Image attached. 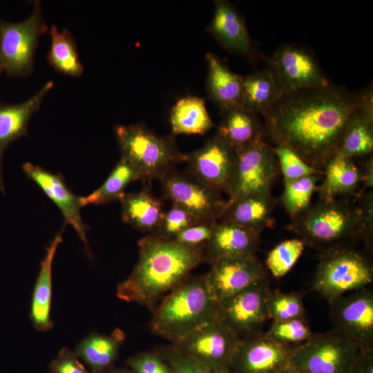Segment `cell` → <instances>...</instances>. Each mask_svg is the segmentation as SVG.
Segmentation results:
<instances>
[{
  "instance_id": "1",
  "label": "cell",
  "mask_w": 373,
  "mask_h": 373,
  "mask_svg": "<svg viewBox=\"0 0 373 373\" xmlns=\"http://www.w3.org/2000/svg\"><path fill=\"white\" fill-rule=\"evenodd\" d=\"M367 92L356 95L329 83L283 95L264 115L266 131L276 146L291 149L323 171L361 109Z\"/></svg>"
},
{
  "instance_id": "2",
  "label": "cell",
  "mask_w": 373,
  "mask_h": 373,
  "mask_svg": "<svg viewBox=\"0 0 373 373\" xmlns=\"http://www.w3.org/2000/svg\"><path fill=\"white\" fill-rule=\"evenodd\" d=\"M138 245V261L128 277L117 285L116 296L153 312L159 300L204 260V249L189 247L155 234L143 238Z\"/></svg>"
},
{
  "instance_id": "3",
  "label": "cell",
  "mask_w": 373,
  "mask_h": 373,
  "mask_svg": "<svg viewBox=\"0 0 373 373\" xmlns=\"http://www.w3.org/2000/svg\"><path fill=\"white\" fill-rule=\"evenodd\" d=\"M220 304L204 275L189 276L154 309L150 329L173 344L205 324L220 320Z\"/></svg>"
},
{
  "instance_id": "4",
  "label": "cell",
  "mask_w": 373,
  "mask_h": 373,
  "mask_svg": "<svg viewBox=\"0 0 373 373\" xmlns=\"http://www.w3.org/2000/svg\"><path fill=\"white\" fill-rule=\"evenodd\" d=\"M291 229L305 246L321 252L349 247L363 240L362 212L348 200H320L291 219Z\"/></svg>"
},
{
  "instance_id": "5",
  "label": "cell",
  "mask_w": 373,
  "mask_h": 373,
  "mask_svg": "<svg viewBox=\"0 0 373 373\" xmlns=\"http://www.w3.org/2000/svg\"><path fill=\"white\" fill-rule=\"evenodd\" d=\"M116 138L122 153L136 170L140 179L163 180L179 162L186 161L169 137H160L144 125H117Z\"/></svg>"
},
{
  "instance_id": "6",
  "label": "cell",
  "mask_w": 373,
  "mask_h": 373,
  "mask_svg": "<svg viewBox=\"0 0 373 373\" xmlns=\"http://www.w3.org/2000/svg\"><path fill=\"white\" fill-rule=\"evenodd\" d=\"M373 282L370 262L349 247L321 252L312 283L313 289L330 303Z\"/></svg>"
},
{
  "instance_id": "7",
  "label": "cell",
  "mask_w": 373,
  "mask_h": 373,
  "mask_svg": "<svg viewBox=\"0 0 373 373\" xmlns=\"http://www.w3.org/2000/svg\"><path fill=\"white\" fill-rule=\"evenodd\" d=\"M41 3L33 1L32 11L24 20L0 19V52L8 77H26L33 73L39 39L48 32Z\"/></svg>"
},
{
  "instance_id": "8",
  "label": "cell",
  "mask_w": 373,
  "mask_h": 373,
  "mask_svg": "<svg viewBox=\"0 0 373 373\" xmlns=\"http://www.w3.org/2000/svg\"><path fill=\"white\" fill-rule=\"evenodd\" d=\"M358 352L356 344L332 329L313 334L294 347L288 366L303 373H349Z\"/></svg>"
},
{
  "instance_id": "9",
  "label": "cell",
  "mask_w": 373,
  "mask_h": 373,
  "mask_svg": "<svg viewBox=\"0 0 373 373\" xmlns=\"http://www.w3.org/2000/svg\"><path fill=\"white\" fill-rule=\"evenodd\" d=\"M234 171L227 191V202L239 198L271 191L279 174V165L273 151L264 138L236 151Z\"/></svg>"
},
{
  "instance_id": "10",
  "label": "cell",
  "mask_w": 373,
  "mask_h": 373,
  "mask_svg": "<svg viewBox=\"0 0 373 373\" xmlns=\"http://www.w3.org/2000/svg\"><path fill=\"white\" fill-rule=\"evenodd\" d=\"M268 66L280 96L330 83L314 54L304 47L279 48L269 58Z\"/></svg>"
},
{
  "instance_id": "11",
  "label": "cell",
  "mask_w": 373,
  "mask_h": 373,
  "mask_svg": "<svg viewBox=\"0 0 373 373\" xmlns=\"http://www.w3.org/2000/svg\"><path fill=\"white\" fill-rule=\"evenodd\" d=\"M333 329L359 350L373 349V293L362 289L341 296L330 303Z\"/></svg>"
},
{
  "instance_id": "12",
  "label": "cell",
  "mask_w": 373,
  "mask_h": 373,
  "mask_svg": "<svg viewBox=\"0 0 373 373\" xmlns=\"http://www.w3.org/2000/svg\"><path fill=\"white\" fill-rule=\"evenodd\" d=\"M166 196L189 213L198 223L213 224L220 219L227 204L219 191L194 176L169 173L163 180Z\"/></svg>"
},
{
  "instance_id": "13",
  "label": "cell",
  "mask_w": 373,
  "mask_h": 373,
  "mask_svg": "<svg viewBox=\"0 0 373 373\" xmlns=\"http://www.w3.org/2000/svg\"><path fill=\"white\" fill-rule=\"evenodd\" d=\"M240 339L229 326L216 320L196 329L172 345L212 370L230 367Z\"/></svg>"
},
{
  "instance_id": "14",
  "label": "cell",
  "mask_w": 373,
  "mask_h": 373,
  "mask_svg": "<svg viewBox=\"0 0 373 373\" xmlns=\"http://www.w3.org/2000/svg\"><path fill=\"white\" fill-rule=\"evenodd\" d=\"M271 290L267 278L220 303V320L239 337L259 332L269 319L268 300Z\"/></svg>"
},
{
  "instance_id": "15",
  "label": "cell",
  "mask_w": 373,
  "mask_h": 373,
  "mask_svg": "<svg viewBox=\"0 0 373 373\" xmlns=\"http://www.w3.org/2000/svg\"><path fill=\"white\" fill-rule=\"evenodd\" d=\"M294 347L257 332L240 339L230 369L234 373H280Z\"/></svg>"
},
{
  "instance_id": "16",
  "label": "cell",
  "mask_w": 373,
  "mask_h": 373,
  "mask_svg": "<svg viewBox=\"0 0 373 373\" xmlns=\"http://www.w3.org/2000/svg\"><path fill=\"white\" fill-rule=\"evenodd\" d=\"M210 265L204 277L219 303L268 278L267 270L256 254L222 259Z\"/></svg>"
},
{
  "instance_id": "17",
  "label": "cell",
  "mask_w": 373,
  "mask_h": 373,
  "mask_svg": "<svg viewBox=\"0 0 373 373\" xmlns=\"http://www.w3.org/2000/svg\"><path fill=\"white\" fill-rule=\"evenodd\" d=\"M236 151L218 135L186 155L191 175L218 191L227 192L236 163Z\"/></svg>"
},
{
  "instance_id": "18",
  "label": "cell",
  "mask_w": 373,
  "mask_h": 373,
  "mask_svg": "<svg viewBox=\"0 0 373 373\" xmlns=\"http://www.w3.org/2000/svg\"><path fill=\"white\" fill-rule=\"evenodd\" d=\"M22 169L26 175L35 182L57 205L64 216V224L71 225L76 231L85 246L88 257L90 258L91 252L86 238L88 227L81 216L82 206L80 197L75 195L68 188L61 173H52L30 162H25Z\"/></svg>"
},
{
  "instance_id": "19",
  "label": "cell",
  "mask_w": 373,
  "mask_h": 373,
  "mask_svg": "<svg viewBox=\"0 0 373 373\" xmlns=\"http://www.w3.org/2000/svg\"><path fill=\"white\" fill-rule=\"evenodd\" d=\"M54 86L46 82L32 96L19 103H0V191L5 193L3 178V154L9 145L28 133L32 115L40 108L47 93Z\"/></svg>"
},
{
  "instance_id": "20",
  "label": "cell",
  "mask_w": 373,
  "mask_h": 373,
  "mask_svg": "<svg viewBox=\"0 0 373 373\" xmlns=\"http://www.w3.org/2000/svg\"><path fill=\"white\" fill-rule=\"evenodd\" d=\"M260 233L230 222H216L204 246V259L211 264L222 259L255 254Z\"/></svg>"
},
{
  "instance_id": "21",
  "label": "cell",
  "mask_w": 373,
  "mask_h": 373,
  "mask_svg": "<svg viewBox=\"0 0 373 373\" xmlns=\"http://www.w3.org/2000/svg\"><path fill=\"white\" fill-rule=\"evenodd\" d=\"M209 30L229 51L246 56L251 55V41L245 21L229 1L215 2L214 15Z\"/></svg>"
},
{
  "instance_id": "22",
  "label": "cell",
  "mask_w": 373,
  "mask_h": 373,
  "mask_svg": "<svg viewBox=\"0 0 373 373\" xmlns=\"http://www.w3.org/2000/svg\"><path fill=\"white\" fill-rule=\"evenodd\" d=\"M64 227L50 241L46 248V254L41 262L39 274L32 295L30 318L34 327L46 332L53 327L50 318L52 302V269L56 251L62 242V233Z\"/></svg>"
},
{
  "instance_id": "23",
  "label": "cell",
  "mask_w": 373,
  "mask_h": 373,
  "mask_svg": "<svg viewBox=\"0 0 373 373\" xmlns=\"http://www.w3.org/2000/svg\"><path fill=\"white\" fill-rule=\"evenodd\" d=\"M276 205L271 191L245 196L227 202L220 220L261 232L273 224Z\"/></svg>"
},
{
  "instance_id": "24",
  "label": "cell",
  "mask_w": 373,
  "mask_h": 373,
  "mask_svg": "<svg viewBox=\"0 0 373 373\" xmlns=\"http://www.w3.org/2000/svg\"><path fill=\"white\" fill-rule=\"evenodd\" d=\"M125 334L119 328L110 335L92 332L84 338L74 351L92 373H106L113 367Z\"/></svg>"
},
{
  "instance_id": "25",
  "label": "cell",
  "mask_w": 373,
  "mask_h": 373,
  "mask_svg": "<svg viewBox=\"0 0 373 373\" xmlns=\"http://www.w3.org/2000/svg\"><path fill=\"white\" fill-rule=\"evenodd\" d=\"M207 89L211 99L224 112L242 108V77L233 72L216 55L207 53Z\"/></svg>"
},
{
  "instance_id": "26",
  "label": "cell",
  "mask_w": 373,
  "mask_h": 373,
  "mask_svg": "<svg viewBox=\"0 0 373 373\" xmlns=\"http://www.w3.org/2000/svg\"><path fill=\"white\" fill-rule=\"evenodd\" d=\"M372 91L369 90L365 102L351 121L334 157L351 159L370 153L373 149Z\"/></svg>"
},
{
  "instance_id": "27",
  "label": "cell",
  "mask_w": 373,
  "mask_h": 373,
  "mask_svg": "<svg viewBox=\"0 0 373 373\" xmlns=\"http://www.w3.org/2000/svg\"><path fill=\"white\" fill-rule=\"evenodd\" d=\"M119 200L124 222L144 232L157 230L164 213L161 202L151 193H125Z\"/></svg>"
},
{
  "instance_id": "28",
  "label": "cell",
  "mask_w": 373,
  "mask_h": 373,
  "mask_svg": "<svg viewBox=\"0 0 373 373\" xmlns=\"http://www.w3.org/2000/svg\"><path fill=\"white\" fill-rule=\"evenodd\" d=\"M216 135L236 151L263 138L264 130L257 114L237 108L225 112Z\"/></svg>"
},
{
  "instance_id": "29",
  "label": "cell",
  "mask_w": 373,
  "mask_h": 373,
  "mask_svg": "<svg viewBox=\"0 0 373 373\" xmlns=\"http://www.w3.org/2000/svg\"><path fill=\"white\" fill-rule=\"evenodd\" d=\"M323 171L325 178L318 189L321 200L352 195L361 182V170L351 159L333 157Z\"/></svg>"
},
{
  "instance_id": "30",
  "label": "cell",
  "mask_w": 373,
  "mask_h": 373,
  "mask_svg": "<svg viewBox=\"0 0 373 373\" xmlns=\"http://www.w3.org/2000/svg\"><path fill=\"white\" fill-rule=\"evenodd\" d=\"M48 33L50 46L46 55L48 64L57 72L72 77H79L84 73V66L79 59L77 45L70 31L59 30L52 25Z\"/></svg>"
},
{
  "instance_id": "31",
  "label": "cell",
  "mask_w": 373,
  "mask_h": 373,
  "mask_svg": "<svg viewBox=\"0 0 373 373\" xmlns=\"http://www.w3.org/2000/svg\"><path fill=\"white\" fill-rule=\"evenodd\" d=\"M242 108L263 116L280 98L276 84L268 69L242 77Z\"/></svg>"
},
{
  "instance_id": "32",
  "label": "cell",
  "mask_w": 373,
  "mask_h": 373,
  "mask_svg": "<svg viewBox=\"0 0 373 373\" xmlns=\"http://www.w3.org/2000/svg\"><path fill=\"white\" fill-rule=\"evenodd\" d=\"M170 123L174 135H202L213 127L204 99L195 96L176 102L171 111Z\"/></svg>"
},
{
  "instance_id": "33",
  "label": "cell",
  "mask_w": 373,
  "mask_h": 373,
  "mask_svg": "<svg viewBox=\"0 0 373 373\" xmlns=\"http://www.w3.org/2000/svg\"><path fill=\"white\" fill-rule=\"evenodd\" d=\"M139 179V175L134 167L121 157L99 188L86 196L80 197L82 206L105 204L119 200L125 193L127 186Z\"/></svg>"
},
{
  "instance_id": "34",
  "label": "cell",
  "mask_w": 373,
  "mask_h": 373,
  "mask_svg": "<svg viewBox=\"0 0 373 373\" xmlns=\"http://www.w3.org/2000/svg\"><path fill=\"white\" fill-rule=\"evenodd\" d=\"M318 175H310L284 181L285 187L280 200L291 219L306 211L311 205L312 196L318 189Z\"/></svg>"
},
{
  "instance_id": "35",
  "label": "cell",
  "mask_w": 373,
  "mask_h": 373,
  "mask_svg": "<svg viewBox=\"0 0 373 373\" xmlns=\"http://www.w3.org/2000/svg\"><path fill=\"white\" fill-rule=\"evenodd\" d=\"M305 244L300 238L284 240L267 254L266 266L275 278L284 276L301 256Z\"/></svg>"
},
{
  "instance_id": "36",
  "label": "cell",
  "mask_w": 373,
  "mask_h": 373,
  "mask_svg": "<svg viewBox=\"0 0 373 373\" xmlns=\"http://www.w3.org/2000/svg\"><path fill=\"white\" fill-rule=\"evenodd\" d=\"M268 311L269 319L273 321L305 318L303 294L271 291L268 300Z\"/></svg>"
},
{
  "instance_id": "37",
  "label": "cell",
  "mask_w": 373,
  "mask_h": 373,
  "mask_svg": "<svg viewBox=\"0 0 373 373\" xmlns=\"http://www.w3.org/2000/svg\"><path fill=\"white\" fill-rule=\"evenodd\" d=\"M267 334L274 340L290 345L301 344L313 335L305 318L273 321Z\"/></svg>"
},
{
  "instance_id": "38",
  "label": "cell",
  "mask_w": 373,
  "mask_h": 373,
  "mask_svg": "<svg viewBox=\"0 0 373 373\" xmlns=\"http://www.w3.org/2000/svg\"><path fill=\"white\" fill-rule=\"evenodd\" d=\"M284 181L296 180L306 175H324V171L309 165L296 153L285 146L272 147Z\"/></svg>"
},
{
  "instance_id": "39",
  "label": "cell",
  "mask_w": 373,
  "mask_h": 373,
  "mask_svg": "<svg viewBox=\"0 0 373 373\" xmlns=\"http://www.w3.org/2000/svg\"><path fill=\"white\" fill-rule=\"evenodd\" d=\"M169 365L171 373H211V370L197 359L182 352L173 345L155 349Z\"/></svg>"
},
{
  "instance_id": "40",
  "label": "cell",
  "mask_w": 373,
  "mask_h": 373,
  "mask_svg": "<svg viewBox=\"0 0 373 373\" xmlns=\"http://www.w3.org/2000/svg\"><path fill=\"white\" fill-rule=\"evenodd\" d=\"M198 224L196 220L186 210L173 204L172 207L164 213L156 233L161 238L172 239L177 233L192 225Z\"/></svg>"
},
{
  "instance_id": "41",
  "label": "cell",
  "mask_w": 373,
  "mask_h": 373,
  "mask_svg": "<svg viewBox=\"0 0 373 373\" xmlns=\"http://www.w3.org/2000/svg\"><path fill=\"white\" fill-rule=\"evenodd\" d=\"M126 364L135 373H171L167 363L155 349L131 356Z\"/></svg>"
},
{
  "instance_id": "42",
  "label": "cell",
  "mask_w": 373,
  "mask_h": 373,
  "mask_svg": "<svg viewBox=\"0 0 373 373\" xmlns=\"http://www.w3.org/2000/svg\"><path fill=\"white\" fill-rule=\"evenodd\" d=\"M49 371L50 373H92L67 347H62L57 357L50 362Z\"/></svg>"
},
{
  "instance_id": "43",
  "label": "cell",
  "mask_w": 373,
  "mask_h": 373,
  "mask_svg": "<svg viewBox=\"0 0 373 373\" xmlns=\"http://www.w3.org/2000/svg\"><path fill=\"white\" fill-rule=\"evenodd\" d=\"M213 224L198 223L192 225L177 233L172 239L189 247H204L211 236Z\"/></svg>"
},
{
  "instance_id": "44",
  "label": "cell",
  "mask_w": 373,
  "mask_h": 373,
  "mask_svg": "<svg viewBox=\"0 0 373 373\" xmlns=\"http://www.w3.org/2000/svg\"><path fill=\"white\" fill-rule=\"evenodd\" d=\"M358 204L362 212V221L363 229V240L370 244L372 235L373 222V198L372 193H367L361 196Z\"/></svg>"
},
{
  "instance_id": "45",
  "label": "cell",
  "mask_w": 373,
  "mask_h": 373,
  "mask_svg": "<svg viewBox=\"0 0 373 373\" xmlns=\"http://www.w3.org/2000/svg\"><path fill=\"white\" fill-rule=\"evenodd\" d=\"M349 373H373V349L359 350Z\"/></svg>"
},
{
  "instance_id": "46",
  "label": "cell",
  "mask_w": 373,
  "mask_h": 373,
  "mask_svg": "<svg viewBox=\"0 0 373 373\" xmlns=\"http://www.w3.org/2000/svg\"><path fill=\"white\" fill-rule=\"evenodd\" d=\"M361 170V182L363 189H370L373 186V159H368L363 165Z\"/></svg>"
},
{
  "instance_id": "47",
  "label": "cell",
  "mask_w": 373,
  "mask_h": 373,
  "mask_svg": "<svg viewBox=\"0 0 373 373\" xmlns=\"http://www.w3.org/2000/svg\"><path fill=\"white\" fill-rule=\"evenodd\" d=\"M106 373H135L131 369L126 367H116L115 366L108 371Z\"/></svg>"
},
{
  "instance_id": "48",
  "label": "cell",
  "mask_w": 373,
  "mask_h": 373,
  "mask_svg": "<svg viewBox=\"0 0 373 373\" xmlns=\"http://www.w3.org/2000/svg\"><path fill=\"white\" fill-rule=\"evenodd\" d=\"M211 373H231L229 367H220L211 370Z\"/></svg>"
},
{
  "instance_id": "49",
  "label": "cell",
  "mask_w": 373,
  "mask_h": 373,
  "mask_svg": "<svg viewBox=\"0 0 373 373\" xmlns=\"http://www.w3.org/2000/svg\"><path fill=\"white\" fill-rule=\"evenodd\" d=\"M280 373H303L300 371H298L294 368H291L287 366L285 370H283Z\"/></svg>"
},
{
  "instance_id": "50",
  "label": "cell",
  "mask_w": 373,
  "mask_h": 373,
  "mask_svg": "<svg viewBox=\"0 0 373 373\" xmlns=\"http://www.w3.org/2000/svg\"><path fill=\"white\" fill-rule=\"evenodd\" d=\"M3 72V64L1 61V52H0V75Z\"/></svg>"
}]
</instances>
